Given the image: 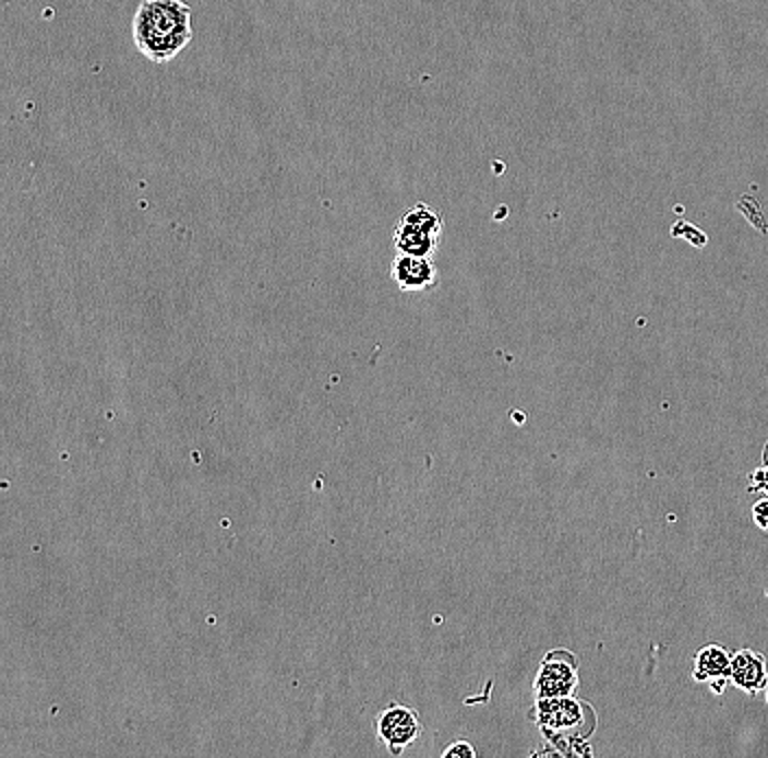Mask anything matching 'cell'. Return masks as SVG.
Masks as SVG:
<instances>
[{
	"label": "cell",
	"mask_w": 768,
	"mask_h": 758,
	"mask_svg": "<svg viewBox=\"0 0 768 758\" xmlns=\"http://www.w3.org/2000/svg\"><path fill=\"white\" fill-rule=\"evenodd\" d=\"M131 35L140 55L166 63L192 42V11L183 0H142L133 13Z\"/></svg>",
	"instance_id": "6da1fadb"
},
{
	"label": "cell",
	"mask_w": 768,
	"mask_h": 758,
	"mask_svg": "<svg viewBox=\"0 0 768 758\" xmlns=\"http://www.w3.org/2000/svg\"><path fill=\"white\" fill-rule=\"evenodd\" d=\"M589 712L591 708L585 701L567 695L535 699L532 714L545 741L556 745L559 756H591V747L583 741L593 730V721H585Z\"/></svg>",
	"instance_id": "7a4b0ae2"
},
{
	"label": "cell",
	"mask_w": 768,
	"mask_h": 758,
	"mask_svg": "<svg viewBox=\"0 0 768 758\" xmlns=\"http://www.w3.org/2000/svg\"><path fill=\"white\" fill-rule=\"evenodd\" d=\"M441 234V214L425 203H417L399 216L393 229V245L397 251L432 258V253L439 249Z\"/></svg>",
	"instance_id": "3957f363"
},
{
	"label": "cell",
	"mask_w": 768,
	"mask_h": 758,
	"mask_svg": "<svg viewBox=\"0 0 768 758\" xmlns=\"http://www.w3.org/2000/svg\"><path fill=\"white\" fill-rule=\"evenodd\" d=\"M423 732L419 714L404 703H388L375 716V736L388 749V754H404Z\"/></svg>",
	"instance_id": "277c9868"
},
{
	"label": "cell",
	"mask_w": 768,
	"mask_h": 758,
	"mask_svg": "<svg viewBox=\"0 0 768 758\" xmlns=\"http://www.w3.org/2000/svg\"><path fill=\"white\" fill-rule=\"evenodd\" d=\"M578 688V664L569 651H550L535 677V699L567 697Z\"/></svg>",
	"instance_id": "5b68a950"
},
{
	"label": "cell",
	"mask_w": 768,
	"mask_h": 758,
	"mask_svg": "<svg viewBox=\"0 0 768 758\" xmlns=\"http://www.w3.org/2000/svg\"><path fill=\"white\" fill-rule=\"evenodd\" d=\"M391 277L401 291H428L436 282V267L432 258L397 251L391 262Z\"/></svg>",
	"instance_id": "8992f818"
},
{
	"label": "cell",
	"mask_w": 768,
	"mask_h": 758,
	"mask_svg": "<svg viewBox=\"0 0 768 758\" xmlns=\"http://www.w3.org/2000/svg\"><path fill=\"white\" fill-rule=\"evenodd\" d=\"M692 677L696 682L711 684V690L722 695L727 682H731V655L720 644H705L696 651Z\"/></svg>",
	"instance_id": "52a82bcc"
},
{
	"label": "cell",
	"mask_w": 768,
	"mask_h": 758,
	"mask_svg": "<svg viewBox=\"0 0 768 758\" xmlns=\"http://www.w3.org/2000/svg\"><path fill=\"white\" fill-rule=\"evenodd\" d=\"M731 684L746 695H757L768 686L766 658L753 649H740L731 655Z\"/></svg>",
	"instance_id": "ba28073f"
},
{
	"label": "cell",
	"mask_w": 768,
	"mask_h": 758,
	"mask_svg": "<svg viewBox=\"0 0 768 758\" xmlns=\"http://www.w3.org/2000/svg\"><path fill=\"white\" fill-rule=\"evenodd\" d=\"M473 756H476V747L465 738H458L443 749V758H473Z\"/></svg>",
	"instance_id": "9c48e42d"
},
{
	"label": "cell",
	"mask_w": 768,
	"mask_h": 758,
	"mask_svg": "<svg viewBox=\"0 0 768 758\" xmlns=\"http://www.w3.org/2000/svg\"><path fill=\"white\" fill-rule=\"evenodd\" d=\"M764 461H766V463H764L759 470L751 472L748 491H764V494H768V459H764Z\"/></svg>",
	"instance_id": "30bf717a"
},
{
	"label": "cell",
	"mask_w": 768,
	"mask_h": 758,
	"mask_svg": "<svg viewBox=\"0 0 768 758\" xmlns=\"http://www.w3.org/2000/svg\"><path fill=\"white\" fill-rule=\"evenodd\" d=\"M751 513H753V522H755L761 531H768V498H759V500L753 505Z\"/></svg>",
	"instance_id": "8fae6325"
},
{
	"label": "cell",
	"mask_w": 768,
	"mask_h": 758,
	"mask_svg": "<svg viewBox=\"0 0 768 758\" xmlns=\"http://www.w3.org/2000/svg\"><path fill=\"white\" fill-rule=\"evenodd\" d=\"M766 703H768V686H766Z\"/></svg>",
	"instance_id": "7c38bea8"
}]
</instances>
